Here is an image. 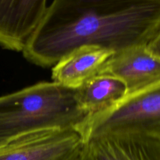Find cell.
<instances>
[{
	"label": "cell",
	"mask_w": 160,
	"mask_h": 160,
	"mask_svg": "<svg viewBox=\"0 0 160 160\" xmlns=\"http://www.w3.org/2000/svg\"><path fill=\"white\" fill-rule=\"evenodd\" d=\"M79 132L83 139L103 133H136L160 139V83L89 118Z\"/></svg>",
	"instance_id": "3957f363"
},
{
	"label": "cell",
	"mask_w": 160,
	"mask_h": 160,
	"mask_svg": "<svg viewBox=\"0 0 160 160\" xmlns=\"http://www.w3.org/2000/svg\"><path fill=\"white\" fill-rule=\"evenodd\" d=\"M47 8V0H0V45L23 52Z\"/></svg>",
	"instance_id": "52a82bcc"
},
{
	"label": "cell",
	"mask_w": 160,
	"mask_h": 160,
	"mask_svg": "<svg viewBox=\"0 0 160 160\" xmlns=\"http://www.w3.org/2000/svg\"><path fill=\"white\" fill-rule=\"evenodd\" d=\"M100 73L112 75L124 82L127 96L140 93L160 83V59L147 45L114 53Z\"/></svg>",
	"instance_id": "8992f818"
},
{
	"label": "cell",
	"mask_w": 160,
	"mask_h": 160,
	"mask_svg": "<svg viewBox=\"0 0 160 160\" xmlns=\"http://www.w3.org/2000/svg\"><path fill=\"white\" fill-rule=\"evenodd\" d=\"M76 93L77 89L52 81L0 96V146L43 130L74 128L79 131L89 117Z\"/></svg>",
	"instance_id": "7a4b0ae2"
},
{
	"label": "cell",
	"mask_w": 160,
	"mask_h": 160,
	"mask_svg": "<svg viewBox=\"0 0 160 160\" xmlns=\"http://www.w3.org/2000/svg\"><path fill=\"white\" fill-rule=\"evenodd\" d=\"M113 52L94 45H85L73 50L53 66L52 79L55 83L78 89L101 73Z\"/></svg>",
	"instance_id": "ba28073f"
},
{
	"label": "cell",
	"mask_w": 160,
	"mask_h": 160,
	"mask_svg": "<svg viewBox=\"0 0 160 160\" xmlns=\"http://www.w3.org/2000/svg\"><path fill=\"white\" fill-rule=\"evenodd\" d=\"M127 92L123 81L112 75L99 73L77 89L76 96L91 118L114 107L126 98Z\"/></svg>",
	"instance_id": "9c48e42d"
},
{
	"label": "cell",
	"mask_w": 160,
	"mask_h": 160,
	"mask_svg": "<svg viewBox=\"0 0 160 160\" xmlns=\"http://www.w3.org/2000/svg\"><path fill=\"white\" fill-rule=\"evenodd\" d=\"M82 144L74 128L43 130L1 145L0 160H74Z\"/></svg>",
	"instance_id": "277c9868"
},
{
	"label": "cell",
	"mask_w": 160,
	"mask_h": 160,
	"mask_svg": "<svg viewBox=\"0 0 160 160\" xmlns=\"http://www.w3.org/2000/svg\"><path fill=\"white\" fill-rule=\"evenodd\" d=\"M74 160H160V139L136 133L88 136Z\"/></svg>",
	"instance_id": "5b68a950"
},
{
	"label": "cell",
	"mask_w": 160,
	"mask_h": 160,
	"mask_svg": "<svg viewBox=\"0 0 160 160\" xmlns=\"http://www.w3.org/2000/svg\"><path fill=\"white\" fill-rule=\"evenodd\" d=\"M160 28V0H53L23 51L53 67L73 50L94 45L117 53L147 45Z\"/></svg>",
	"instance_id": "6da1fadb"
},
{
	"label": "cell",
	"mask_w": 160,
	"mask_h": 160,
	"mask_svg": "<svg viewBox=\"0 0 160 160\" xmlns=\"http://www.w3.org/2000/svg\"><path fill=\"white\" fill-rule=\"evenodd\" d=\"M147 47L151 52H152L155 56L160 59V28L158 30L156 35L147 45Z\"/></svg>",
	"instance_id": "30bf717a"
}]
</instances>
